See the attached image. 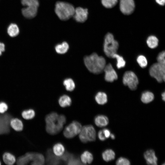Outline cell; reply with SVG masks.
Instances as JSON below:
<instances>
[{"instance_id":"cell-30","label":"cell","mask_w":165,"mask_h":165,"mask_svg":"<svg viewBox=\"0 0 165 165\" xmlns=\"http://www.w3.org/2000/svg\"><path fill=\"white\" fill-rule=\"evenodd\" d=\"M63 84L66 89L68 91H73L75 87V84L74 81L71 78H67L64 79Z\"/></svg>"},{"instance_id":"cell-44","label":"cell","mask_w":165,"mask_h":165,"mask_svg":"<svg viewBox=\"0 0 165 165\" xmlns=\"http://www.w3.org/2000/svg\"><path fill=\"white\" fill-rule=\"evenodd\" d=\"M162 99L163 101L165 100V92H163L161 94Z\"/></svg>"},{"instance_id":"cell-15","label":"cell","mask_w":165,"mask_h":165,"mask_svg":"<svg viewBox=\"0 0 165 165\" xmlns=\"http://www.w3.org/2000/svg\"><path fill=\"white\" fill-rule=\"evenodd\" d=\"M33 152H28L24 155L19 157L16 161L17 164L24 165L28 163L31 161L33 156Z\"/></svg>"},{"instance_id":"cell-25","label":"cell","mask_w":165,"mask_h":165,"mask_svg":"<svg viewBox=\"0 0 165 165\" xmlns=\"http://www.w3.org/2000/svg\"><path fill=\"white\" fill-rule=\"evenodd\" d=\"M2 158L4 163L7 165H13L16 162L15 156L9 152L4 153L3 155Z\"/></svg>"},{"instance_id":"cell-34","label":"cell","mask_w":165,"mask_h":165,"mask_svg":"<svg viewBox=\"0 0 165 165\" xmlns=\"http://www.w3.org/2000/svg\"><path fill=\"white\" fill-rule=\"evenodd\" d=\"M102 5L105 8H111L117 3L118 0H101Z\"/></svg>"},{"instance_id":"cell-24","label":"cell","mask_w":165,"mask_h":165,"mask_svg":"<svg viewBox=\"0 0 165 165\" xmlns=\"http://www.w3.org/2000/svg\"><path fill=\"white\" fill-rule=\"evenodd\" d=\"M58 102L60 106L63 108L70 106L72 103L71 98L68 95H64L59 99Z\"/></svg>"},{"instance_id":"cell-14","label":"cell","mask_w":165,"mask_h":165,"mask_svg":"<svg viewBox=\"0 0 165 165\" xmlns=\"http://www.w3.org/2000/svg\"><path fill=\"white\" fill-rule=\"evenodd\" d=\"M46 156V162L48 164L57 165L60 163V156L53 155L51 149L47 150Z\"/></svg>"},{"instance_id":"cell-22","label":"cell","mask_w":165,"mask_h":165,"mask_svg":"<svg viewBox=\"0 0 165 165\" xmlns=\"http://www.w3.org/2000/svg\"><path fill=\"white\" fill-rule=\"evenodd\" d=\"M115 153L111 149H106L102 153V158L106 162H108L113 160L115 158Z\"/></svg>"},{"instance_id":"cell-36","label":"cell","mask_w":165,"mask_h":165,"mask_svg":"<svg viewBox=\"0 0 165 165\" xmlns=\"http://www.w3.org/2000/svg\"><path fill=\"white\" fill-rule=\"evenodd\" d=\"M165 52L164 51L160 52L157 57V62L161 65H165Z\"/></svg>"},{"instance_id":"cell-28","label":"cell","mask_w":165,"mask_h":165,"mask_svg":"<svg viewBox=\"0 0 165 165\" xmlns=\"http://www.w3.org/2000/svg\"><path fill=\"white\" fill-rule=\"evenodd\" d=\"M7 32L11 37L16 36L18 35L19 32V28L16 24H11L8 28Z\"/></svg>"},{"instance_id":"cell-12","label":"cell","mask_w":165,"mask_h":165,"mask_svg":"<svg viewBox=\"0 0 165 165\" xmlns=\"http://www.w3.org/2000/svg\"><path fill=\"white\" fill-rule=\"evenodd\" d=\"M88 13L87 9L78 7L75 9L74 13L73 16L76 21L83 23L87 20Z\"/></svg>"},{"instance_id":"cell-21","label":"cell","mask_w":165,"mask_h":165,"mask_svg":"<svg viewBox=\"0 0 165 165\" xmlns=\"http://www.w3.org/2000/svg\"><path fill=\"white\" fill-rule=\"evenodd\" d=\"M154 95L152 92L146 91L141 94V100L144 103L147 104L152 101L154 99Z\"/></svg>"},{"instance_id":"cell-3","label":"cell","mask_w":165,"mask_h":165,"mask_svg":"<svg viewBox=\"0 0 165 165\" xmlns=\"http://www.w3.org/2000/svg\"><path fill=\"white\" fill-rule=\"evenodd\" d=\"M119 44L114 39L113 35L110 33L105 36L104 43V51L108 57L112 58V56L116 53L119 48Z\"/></svg>"},{"instance_id":"cell-16","label":"cell","mask_w":165,"mask_h":165,"mask_svg":"<svg viewBox=\"0 0 165 165\" xmlns=\"http://www.w3.org/2000/svg\"><path fill=\"white\" fill-rule=\"evenodd\" d=\"M109 120L108 118L103 115H98L94 118V123L95 124L99 127H103L106 126L108 123Z\"/></svg>"},{"instance_id":"cell-29","label":"cell","mask_w":165,"mask_h":165,"mask_svg":"<svg viewBox=\"0 0 165 165\" xmlns=\"http://www.w3.org/2000/svg\"><path fill=\"white\" fill-rule=\"evenodd\" d=\"M158 39L155 36L151 35L149 36L146 41L148 46L150 48L153 49L158 46Z\"/></svg>"},{"instance_id":"cell-11","label":"cell","mask_w":165,"mask_h":165,"mask_svg":"<svg viewBox=\"0 0 165 165\" xmlns=\"http://www.w3.org/2000/svg\"><path fill=\"white\" fill-rule=\"evenodd\" d=\"M103 71L105 72V79L107 82H112L118 79V75L112 64L106 65Z\"/></svg>"},{"instance_id":"cell-38","label":"cell","mask_w":165,"mask_h":165,"mask_svg":"<svg viewBox=\"0 0 165 165\" xmlns=\"http://www.w3.org/2000/svg\"><path fill=\"white\" fill-rule=\"evenodd\" d=\"M82 164V163H81V162L78 159L74 158V156L72 157L68 162V165H79Z\"/></svg>"},{"instance_id":"cell-32","label":"cell","mask_w":165,"mask_h":165,"mask_svg":"<svg viewBox=\"0 0 165 165\" xmlns=\"http://www.w3.org/2000/svg\"><path fill=\"white\" fill-rule=\"evenodd\" d=\"M22 117L26 119H33L35 115V111L32 109H29L23 111L21 113Z\"/></svg>"},{"instance_id":"cell-7","label":"cell","mask_w":165,"mask_h":165,"mask_svg":"<svg viewBox=\"0 0 165 165\" xmlns=\"http://www.w3.org/2000/svg\"><path fill=\"white\" fill-rule=\"evenodd\" d=\"M123 84L127 86L130 90H134L137 88L139 81L134 72L131 71H127L123 75Z\"/></svg>"},{"instance_id":"cell-26","label":"cell","mask_w":165,"mask_h":165,"mask_svg":"<svg viewBox=\"0 0 165 165\" xmlns=\"http://www.w3.org/2000/svg\"><path fill=\"white\" fill-rule=\"evenodd\" d=\"M21 2L28 8L38 9L39 5L38 0H21Z\"/></svg>"},{"instance_id":"cell-13","label":"cell","mask_w":165,"mask_h":165,"mask_svg":"<svg viewBox=\"0 0 165 165\" xmlns=\"http://www.w3.org/2000/svg\"><path fill=\"white\" fill-rule=\"evenodd\" d=\"M144 156L148 164L157 165L158 159L153 150L149 149L146 151L144 153Z\"/></svg>"},{"instance_id":"cell-20","label":"cell","mask_w":165,"mask_h":165,"mask_svg":"<svg viewBox=\"0 0 165 165\" xmlns=\"http://www.w3.org/2000/svg\"><path fill=\"white\" fill-rule=\"evenodd\" d=\"M69 48V45L66 42H64L61 44H57L55 46L56 52L60 54H63L66 53Z\"/></svg>"},{"instance_id":"cell-19","label":"cell","mask_w":165,"mask_h":165,"mask_svg":"<svg viewBox=\"0 0 165 165\" xmlns=\"http://www.w3.org/2000/svg\"><path fill=\"white\" fill-rule=\"evenodd\" d=\"M96 102L99 105H103L108 101L107 94L104 92H99L96 94L95 97Z\"/></svg>"},{"instance_id":"cell-42","label":"cell","mask_w":165,"mask_h":165,"mask_svg":"<svg viewBox=\"0 0 165 165\" xmlns=\"http://www.w3.org/2000/svg\"><path fill=\"white\" fill-rule=\"evenodd\" d=\"M5 50V46L4 43L0 42V56Z\"/></svg>"},{"instance_id":"cell-6","label":"cell","mask_w":165,"mask_h":165,"mask_svg":"<svg viewBox=\"0 0 165 165\" xmlns=\"http://www.w3.org/2000/svg\"><path fill=\"white\" fill-rule=\"evenodd\" d=\"M149 73L150 75L155 79L158 82L165 81V65L158 62L154 63L150 67Z\"/></svg>"},{"instance_id":"cell-10","label":"cell","mask_w":165,"mask_h":165,"mask_svg":"<svg viewBox=\"0 0 165 165\" xmlns=\"http://www.w3.org/2000/svg\"><path fill=\"white\" fill-rule=\"evenodd\" d=\"M120 9L123 14L129 15L134 11L135 3L134 0H120Z\"/></svg>"},{"instance_id":"cell-1","label":"cell","mask_w":165,"mask_h":165,"mask_svg":"<svg viewBox=\"0 0 165 165\" xmlns=\"http://www.w3.org/2000/svg\"><path fill=\"white\" fill-rule=\"evenodd\" d=\"M85 66L90 72L95 74H99L104 70L106 65L105 58L99 56L95 53L89 56H85L84 59Z\"/></svg>"},{"instance_id":"cell-40","label":"cell","mask_w":165,"mask_h":165,"mask_svg":"<svg viewBox=\"0 0 165 165\" xmlns=\"http://www.w3.org/2000/svg\"><path fill=\"white\" fill-rule=\"evenodd\" d=\"M98 136L99 139L102 141H104L106 139L102 130H100L99 131L98 134Z\"/></svg>"},{"instance_id":"cell-23","label":"cell","mask_w":165,"mask_h":165,"mask_svg":"<svg viewBox=\"0 0 165 165\" xmlns=\"http://www.w3.org/2000/svg\"><path fill=\"white\" fill-rule=\"evenodd\" d=\"M81 159L83 164H90L93 160V157L91 153L87 151H86L81 154Z\"/></svg>"},{"instance_id":"cell-9","label":"cell","mask_w":165,"mask_h":165,"mask_svg":"<svg viewBox=\"0 0 165 165\" xmlns=\"http://www.w3.org/2000/svg\"><path fill=\"white\" fill-rule=\"evenodd\" d=\"M12 119V116L9 113L0 114V135L9 132L10 122Z\"/></svg>"},{"instance_id":"cell-17","label":"cell","mask_w":165,"mask_h":165,"mask_svg":"<svg viewBox=\"0 0 165 165\" xmlns=\"http://www.w3.org/2000/svg\"><path fill=\"white\" fill-rule=\"evenodd\" d=\"M44 156L41 153L33 152L31 164L33 165H42L45 163Z\"/></svg>"},{"instance_id":"cell-46","label":"cell","mask_w":165,"mask_h":165,"mask_svg":"<svg viewBox=\"0 0 165 165\" xmlns=\"http://www.w3.org/2000/svg\"><path fill=\"white\" fill-rule=\"evenodd\" d=\"M1 164V162L0 161V165Z\"/></svg>"},{"instance_id":"cell-31","label":"cell","mask_w":165,"mask_h":165,"mask_svg":"<svg viewBox=\"0 0 165 165\" xmlns=\"http://www.w3.org/2000/svg\"><path fill=\"white\" fill-rule=\"evenodd\" d=\"M112 58L116 59V66L118 69L123 68L125 66L126 62L122 57L116 53L112 56Z\"/></svg>"},{"instance_id":"cell-18","label":"cell","mask_w":165,"mask_h":165,"mask_svg":"<svg viewBox=\"0 0 165 165\" xmlns=\"http://www.w3.org/2000/svg\"><path fill=\"white\" fill-rule=\"evenodd\" d=\"M10 126L15 130L18 131H21L23 128L22 122L18 118H12L10 122Z\"/></svg>"},{"instance_id":"cell-41","label":"cell","mask_w":165,"mask_h":165,"mask_svg":"<svg viewBox=\"0 0 165 165\" xmlns=\"http://www.w3.org/2000/svg\"><path fill=\"white\" fill-rule=\"evenodd\" d=\"M104 134L106 138H108L110 137L111 134L110 130L107 129H104L103 130Z\"/></svg>"},{"instance_id":"cell-27","label":"cell","mask_w":165,"mask_h":165,"mask_svg":"<svg viewBox=\"0 0 165 165\" xmlns=\"http://www.w3.org/2000/svg\"><path fill=\"white\" fill-rule=\"evenodd\" d=\"M65 148L63 145L61 143L55 144L53 147V152L56 156H60L64 153Z\"/></svg>"},{"instance_id":"cell-33","label":"cell","mask_w":165,"mask_h":165,"mask_svg":"<svg viewBox=\"0 0 165 165\" xmlns=\"http://www.w3.org/2000/svg\"><path fill=\"white\" fill-rule=\"evenodd\" d=\"M59 115L55 112H51L47 115L45 117L46 124L50 123L56 120L58 118Z\"/></svg>"},{"instance_id":"cell-45","label":"cell","mask_w":165,"mask_h":165,"mask_svg":"<svg viewBox=\"0 0 165 165\" xmlns=\"http://www.w3.org/2000/svg\"><path fill=\"white\" fill-rule=\"evenodd\" d=\"M110 136L111 138L112 139H115V135L113 134H111L110 135Z\"/></svg>"},{"instance_id":"cell-39","label":"cell","mask_w":165,"mask_h":165,"mask_svg":"<svg viewBox=\"0 0 165 165\" xmlns=\"http://www.w3.org/2000/svg\"><path fill=\"white\" fill-rule=\"evenodd\" d=\"M8 108L7 104L4 102H0V113H4Z\"/></svg>"},{"instance_id":"cell-35","label":"cell","mask_w":165,"mask_h":165,"mask_svg":"<svg viewBox=\"0 0 165 165\" xmlns=\"http://www.w3.org/2000/svg\"><path fill=\"white\" fill-rule=\"evenodd\" d=\"M137 61L139 66L142 68H145L147 65V60L143 55H139L137 58Z\"/></svg>"},{"instance_id":"cell-37","label":"cell","mask_w":165,"mask_h":165,"mask_svg":"<svg viewBox=\"0 0 165 165\" xmlns=\"http://www.w3.org/2000/svg\"><path fill=\"white\" fill-rule=\"evenodd\" d=\"M116 164L117 165H130V163L128 159L125 158L120 157L117 160Z\"/></svg>"},{"instance_id":"cell-5","label":"cell","mask_w":165,"mask_h":165,"mask_svg":"<svg viewBox=\"0 0 165 165\" xmlns=\"http://www.w3.org/2000/svg\"><path fill=\"white\" fill-rule=\"evenodd\" d=\"M66 121L65 116L61 115L59 116L56 121L48 124H46V130L50 134L55 135L59 133L62 129Z\"/></svg>"},{"instance_id":"cell-2","label":"cell","mask_w":165,"mask_h":165,"mask_svg":"<svg viewBox=\"0 0 165 165\" xmlns=\"http://www.w3.org/2000/svg\"><path fill=\"white\" fill-rule=\"evenodd\" d=\"M75 10L73 6L67 2H57L55 4V12L61 20H66L73 16Z\"/></svg>"},{"instance_id":"cell-8","label":"cell","mask_w":165,"mask_h":165,"mask_svg":"<svg viewBox=\"0 0 165 165\" xmlns=\"http://www.w3.org/2000/svg\"><path fill=\"white\" fill-rule=\"evenodd\" d=\"M82 128L79 123L74 121L65 127L63 132L64 136L68 138H72L80 133Z\"/></svg>"},{"instance_id":"cell-43","label":"cell","mask_w":165,"mask_h":165,"mask_svg":"<svg viewBox=\"0 0 165 165\" xmlns=\"http://www.w3.org/2000/svg\"><path fill=\"white\" fill-rule=\"evenodd\" d=\"M156 2L161 6H163L165 4V0H156Z\"/></svg>"},{"instance_id":"cell-4","label":"cell","mask_w":165,"mask_h":165,"mask_svg":"<svg viewBox=\"0 0 165 165\" xmlns=\"http://www.w3.org/2000/svg\"><path fill=\"white\" fill-rule=\"evenodd\" d=\"M79 138L83 143L94 141L96 138V132L92 125H87L82 127L79 133Z\"/></svg>"}]
</instances>
